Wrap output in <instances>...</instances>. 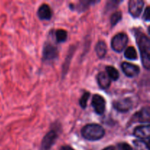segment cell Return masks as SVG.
<instances>
[{"label":"cell","mask_w":150,"mask_h":150,"mask_svg":"<svg viewBox=\"0 0 150 150\" xmlns=\"http://www.w3.org/2000/svg\"><path fill=\"white\" fill-rule=\"evenodd\" d=\"M81 134L84 139L89 141H98L105 135V130L98 124H88L81 130Z\"/></svg>","instance_id":"obj_1"},{"label":"cell","mask_w":150,"mask_h":150,"mask_svg":"<svg viewBox=\"0 0 150 150\" xmlns=\"http://www.w3.org/2000/svg\"><path fill=\"white\" fill-rule=\"evenodd\" d=\"M138 45L142 57V62L144 67L146 70L150 68V40L147 36L142 35L138 39Z\"/></svg>","instance_id":"obj_2"},{"label":"cell","mask_w":150,"mask_h":150,"mask_svg":"<svg viewBox=\"0 0 150 150\" xmlns=\"http://www.w3.org/2000/svg\"><path fill=\"white\" fill-rule=\"evenodd\" d=\"M128 42V37L125 33H119L116 35L111 40V48L116 52H122L125 48Z\"/></svg>","instance_id":"obj_3"},{"label":"cell","mask_w":150,"mask_h":150,"mask_svg":"<svg viewBox=\"0 0 150 150\" xmlns=\"http://www.w3.org/2000/svg\"><path fill=\"white\" fill-rule=\"evenodd\" d=\"M105 100L101 95H94L92 97V105L93 107L95 112L99 115H102L104 114L105 110Z\"/></svg>","instance_id":"obj_4"},{"label":"cell","mask_w":150,"mask_h":150,"mask_svg":"<svg viewBox=\"0 0 150 150\" xmlns=\"http://www.w3.org/2000/svg\"><path fill=\"white\" fill-rule=\"evenodd\" d=\"M144 2L142 0H130L128 4V9L130 15L134 18H138L142 13L144 8Z\"/></svg>","instance_id":"obj_5"},{"label":"cell","mask_w":150,"mask_h":150,"mask_svg":"<svg viewBox=\"0 0 150 150\" xmlns=\"http://www.w3.org/2000/svg\"><path fill=\"white\" fill-rule=\"evenodd\" d=\"M57 139V133L55 130H50L42 141L41 150H49Z\"/></svg>","instance_id":"obj_6"},{"label":"cell","mask_w":150,"mask_h":150,"mask_svg":"<svg viewBox=\"0 0 150 150\" xmlns=\"http://www.w3.org/2000/svg\"><path fill=\"white\" fill-rule=\"evenodd\" d=\"M121 67L122 69L123 73L127 77H135V76H138L140 73V68H139V66L131 64V63L122 62L121 64Z\"/></svg>","instance_id":"obj_7"},{"label":"cell","mask_w":150,"mask_h":150,"mask_svg":"<svg viewBox=\"0 0 150 150\" xmlns=\"http://www.w3.org/2000/svg\"><path fill=\"white\" fill-rule=\"evenodd\" d=\"M114 108L120 112H127L133 107V102L130 98L119 100L113 103Z\"/></svg>","instance_id":"obj_8"},{"label":"cell","mask_w":150,"mask_h":150,"mask_svg":"<svg viewBox=\"0 0 150 150\" xmlns=\"http://www.w3.org/2000/svg\"><path fill=\"white\" fill-rule=\"evenodd\" d=\"M43 59L45 60H53L58 56V50L53 45L46 43L43 48L42 51Z\"/></svg>","instance_id":"obj_9"},{"label":"cell","mask_w":150,"mask_h":150,"mask_svg":"<svg viewBox=\"0 0 150 150\" xmlns=\"http://www.w3.org/2000/svg\"><path fill=\"white\" fill-rule=\"evenodd\" d=\"M133 134L136 137L141 139H149L150 135L149 125H141L136 127L133 131Z\"/></svg>","instance_id":"obj_10"},{"label":"cell","mask_w":150,"mask_h":150,"mask_svg":"<svg viewBox=\"0 0 150 150\" xmlns=\"http://www.w3.org/2000/svg\"><path fill=\"white\" fill-rule=\"evenodd\" d=\"M38 16L41 20H50L52 16V12L48 4H42L38 11Z\"/></svg>","instance_id":"obj_11"},{"label":"cell","mask_w":150,"mask_h":150,"mask_svg":"<svg viewBox=\"0 0 150 150\" xmlns=\"http://www.w3.org/2000/svg\"><path fill=\"white\" fill-rule=\"evenodd\" d=\"M149 108L146 107L141 110L139 113L136 114L133 117L135 121L139 122H149Z\"/></svg>","instance_id":"obj_12"},{"label":"cell","mask_w":150,"mask_h":150,"mask_svg":"<svg viewBox=\"0 0 150 150\" xmlns=\"http://www.w3.org/2000/svg\"><path fill=\"white\" fill-rule=\"evenodd\" d=\"M98 85L100 87L103 89H106L111 86V79L108 76V75L104 72H100L97 76Z\"/></svg>","instance_id":"obj_13"},{"label":"cell","mask_w":150,"mask_h":150,"mask_svg":"<svg viewBox=\"0 0 150 150\" xmlns=\"http://www.w3.org/2000/svg\"><path fill=\"white\" fill-rule=\"evenodd\" d=\"M95 51H96L97 56L100 59H103L105 57L107 53V45L104 41H99L97 43L96 47H95Z\"/></svg>","instance_id":"obj_14"},{"label":"cell","mask_w":150,"mask_h":150,"mask_svg":"<svg viewBox=\"0 0 150 150\" xmlns=\"http://www.w3.org/2000/svg\"><path fill=\"white\" fill-rule=\"evenodd\" d=\"M105 70H106L107 73L106 74L108 75L110 79L113 81L118 80L119 78H120V73L115 67H112V66H107L105 67Z\"/></svg>","instance_id":"obj_15"},{"label":"cell","mask_w":150,"mask_h":150,"mask_svg":"<svg viewBox=\"0 0 150 150\" xmlns=\"http://www.w3.org/2000/svg\"><path fill=\"white\" fill-rule=\"evenodd\" d=\"M125 57L130 60H136L138 58V54L134 47H128L125 51Z\"/></svg>","instance_id":"obj_16"},{"label":"cell","mask_w":150,"mask_h":150,"mask_svg":"<svg viewBox=\"0 0 150 150\" xmlns=\"http://www.w3.org/2000/svg\"><path fill=\"white\" fill-rule=\"evenodd\" d=\"M55 36L58 42H64L67 38V32L64 29H58L56 31Z\"/></svg>","instance_id":"obj_17"},{"label":"cell","mask_w":150,"mask_h":150,"mask_svg":"<svg viewBox=\"0 0 150 150\" xmlns=\"http://www.w3.org/2000/svg\"><path fill=\"white\" fill-rule=\"evenodd\" d=\"M136 150H149L148 142L143 140H135L133 142Z\"/></svg>","instance_id":"obj_18"},{"label":"cell","mask_w":150,"mask_h":150,"mask_svg":"<svg viewBox=\"0 0 150 150\" xmlns=\"http://www.w3.org/2000/svg\"><path fill=\"white\" fill-rule=\"evenodd\" d=\"M122 13L121 11H117L113 13L111 17V26H115L120 21L122 20Z\"/></svg>","instance_id":"obj_19"},{"label":"cell","mask_w":150,"mask_h":150,"mask_svg":"<svg viewBox=\"0 0 150 150\" xmlns=\"http://www.w3.org/2000/svg\"><path fill=\"white\" fill-rule=\"evenodd\" d=\"M89 97H90V93L88 92H85V93L82 95L80 100H79V105H80V106L82 108H86V105H87V102Z\"/></svg>","instance_id":"obj_20"},{"label":"cell","mask_w":150,"mask_h":150,"mask_svg":"<svg viewBox=\"0 0 150 150\" xmlns=\"http://www.w3.org/2000/svg\"><path fill=\"white\" fill-rule=\"evenodd\" d=\"M118 148L120 150H135L127 143H120L118 144Z\"/></svg>","instance_id":"obj_21"},{"label":"cell","mask_w":150,"mask_h":150,"mask_svg":"<svg viewBox=\"0 0 150 150\" xmlns=\"http://www.w3.org/2000/svg\"><path fill=\"white\" fill-rule=\"evenodd\" d=\"M150 7H147L146 8V10H144V19L146 21H149L150 20Z\"/></svg>","instance_id":"obj_22"},{"label":"cell","mask_w":150,"mask_h":150,"mask_svg":"<svg viewBox=\"0 0 150 150\" xmlns=\"http://www.w3.org/2000/svg\"><path fill=\"white\" fill-rule=\"evenodd\" d=\"M59 150H74V149L69 146H63L60 148Z\"/></svg>","instance_id":"obj_23"},{"label":"cell","mask_w":150,"mask_h":150,"mask_svg":"<svg viewBox=\"0 0 150 150\" xmlns=\"http://www.w3.org/2000/svg\"><path fill=\"white\" fill-rule=\"evenodd\" d=\"M103 150H116L113 146H108V147L105 148Z\"/></svg>","instance_id":"obj_24"}]
</instances>
